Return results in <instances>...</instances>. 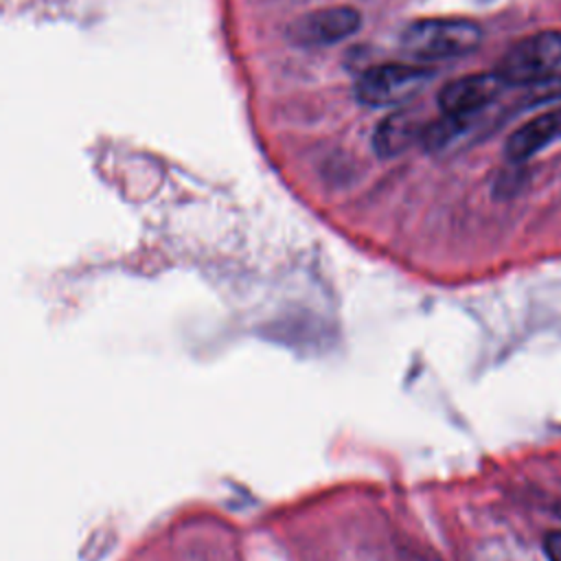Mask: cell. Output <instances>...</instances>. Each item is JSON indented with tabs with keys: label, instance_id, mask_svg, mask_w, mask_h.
Returning <instances> with one entry per match:
<instances>
[{
	"label": "cell",
	"instance_id": "cell-5",
	"mask_svg": "<svg viewBox=\"0 0 561 561\" xmlns=\"http://www.w3.org/2000/svg\"><path fill=\"white\" fill-rule=\"evenodd\" d=\"M362 24V15L353 7H324L298 18L289 26V39L300 46H327L346 39Z\"/></svg>",
	"mask_w": 561,
	"mask_h": 561
},
{
	"label": "cell",
	"instance_id": "cell-1",
	"mask_svg": "<svg viewBox=\"0 0 561 561\" xmlns=\"http://www.w3.org/2000/svg\"><path fill=\"white\" fill-rule=\"evenodd\" d=\"M482 28L462 18H427L408 24L401 33V48L419 61H443L476 50Z\"/></svg>",
	"mask_w": 561,
	"mask_h": 561
},
{
	"label": "cell",
	"instance_id": "cell-4",
	"mask_svg": "<svg viewBox=\"0 0 561 561\" xmlns=\"http://www.w3.org/2000/svg\"><path fill=\"white\" fill-rule=\"evenodd\" d=\"M504 85L506 83L497 72L465 75L440 88L438 107L447 116L469 118L491 105L500 96Z\"/></svg>",
	"mask_w": 561,
	"mask_h": 561
},
{
	"label": "cell",
	"instance_id": "cell-8",
	"mask_svg": "<svg viewBox=\"0 0 561 561\" xmlns=\"http://www.w3.org/2000/svg\"><path fill=\"white\" fill-rule=\"evenodd\" d=\"M543 548L550 561H561V533H548Z\"/></svg>",
	"mask_w": 561,
	"mask_h": 561
},
{
	"label": "cell",
	"instance_id": "cell-6",
	"mask_svg": "<svg viewBox=\"0 0 561 561\" xmlns=\"http://www.w3.org/2000/svg\"><path fill=\"white\" fill-rule=\"evenodd\" d=\"M427 125L419 110L401 107L379 121L373 134V149L381 158L399 156L423 138Z\"/></svg>",
	"mask_w": 561,
	"mask_h": 561
},
{
	"label": "cell",
	"instance_id": "cell-7",
	"mask_svg": "<svg viewBox=\"0 0 561 561\" xmlns=\"http://www.w3.org/2000/svg\"><path fill=\"white\" fill-rule=\"evenodd\" d=\"M561 138V110L543 112L524 125H519L504 145V153L513 162L528 160L530 156L546 149L550 142Z\"/></svg>",
	"mask_w": 561,
	"mask_h": 561
},
{
	"label": "cell",
	"instance_id": "cell-3",
	"mask_svg": "<svg viewBox=\"0 0 561 561\" xmlns=\"http://www.w3.org/2000/svg\"><path fill=\"white\" fill-rule=\"evenodd\" d=\"M432 79V70L410 64H379L368 68L355 83V96L370 107L403 105Z\"/></svg>",
	"mask_w": 561,
	"mask_h": 561
},
{
	"label": "cell",
	"instance_id": "cell-2",
	"mask_svg": "<svg viewBox=\"0 0 561 561\" xmlns=\"http://www.w3.org/2000/svg\"><path fill=\"white\" fill-rule=\"evenodd\" d=\"M561 66V31H541L513 44L497 66L506 85H533Z\"/></svg>",
	"mask_w": 561,
	"mask_h": 561
}]
</instances>
